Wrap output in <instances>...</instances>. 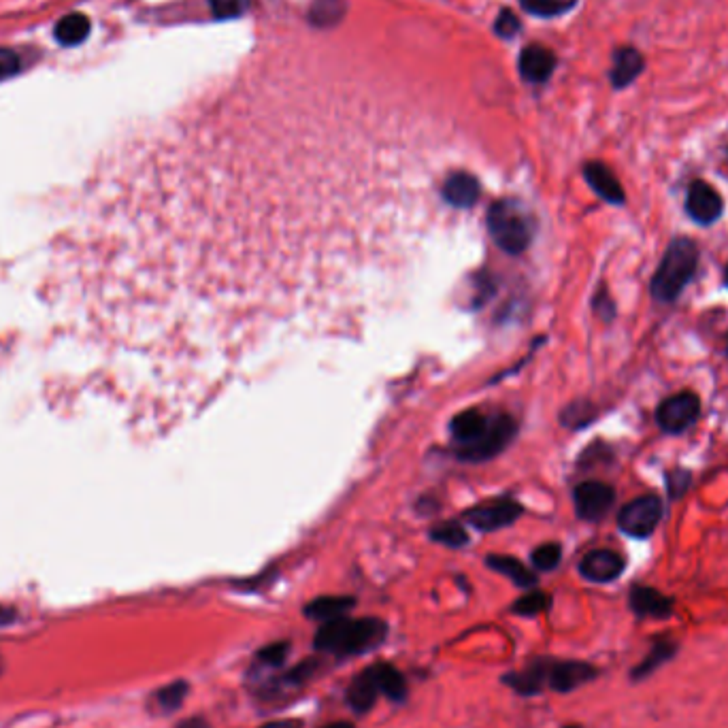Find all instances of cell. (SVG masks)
<instances>
[{
  "mask_svg": "<svg viewBox=\"0 0 728 728\" xmlns=\"http://www.w3.org/2000/svg\"><path fill=\"white\" fill-rule=\"evenodd\" d=\"M379 697H382V692H379L369 667L364 671H360L352 680V684L347 686V690H345V703L358 716L369 714V711L375 707Z\"/></svg>",
  "mask_w": 728,
  "mask_h": 728,
  "instance_id": "18",
  "label": "cell"
},
{
  "mask_svg": "<svg viewBox=\"0 0 728 728\" xmlns=\"http://www.w3.org/2000/svg\"><path fill=\"white\" fill-rule=\"evenodd\" d=\"M635 616L648 620H667L673 614V599L650 586H635L628 597Z\"/></svg>",
  "mask_w": 728,
  "mask_h": 728,
  "instance_id": "16",
  "label": "cell"
},
{
  "mask_svg": "<svg viewBox=\"0 0 728 728\" xmlns=\"http://www.w3.org/2000/svg\"><path fill=\"white\" fill-rule=\"evenodd\" d=\"M188 694H190V684L186 680H175V682H171L167 686L158 688L152 694L154 709L162 716L175 714V711H179L181 707H184Z\"/></svg>",
  "mask_w": 728,
  "mask_h": 728,
  "instance_id": "25",
  "label": "cell"
},
{
  "mask_svg": "<svg viewBox=\"0 0 728 728\" xmlns=\"http://www.w3.org/2000/svg\"><path fill=\"white\" fill-rule=\"evenodd\" d=\"M322 665H324L322 658H305L301 663L290 667L288 671L279 673L275 677H267V680L260 682V692L269 697V694H277L284 690H301L322 671Z\"/></svg>",
  "mask_w": 728,
  "mask_h": 728,
  "instance_id": "13",
  "label": "cell"
},
{
  "mask_svg": "<svg viewBox=\"0 0 728 728\" xmlns=\"http://www.w3.org/2000/svg\"><path fill=\"white\" fill-rule=\"evenodd\" d=\"M724 281H726V286H728V264H726V271H724Z\"/></svg>",
  "mask_w": 728,
  "mask_h": 728,
  "instance_id": "42",
  "label": "cell"
},
{
  "mask_svg": "<svg viewBox=\"0 0 728 728\" xmlns=\"http://www.w3.org/2000/svg\"><path fill=\"white\" fill-rule=\"evenodd\" d=\"M577 516L586 522H601L616 503V490L603 482H584L573 492Z\"/></svg>",
  "mask_w": 728,
  "mask_h": 728,
  "instance_id": "7",
  "label": "cell"
},
{
  "mask_svg": "<svg viewBox=\"0 0 728 728\" xmlns=\"http://www.w3.org/2000/svg\"><path fill=\"white\" fill-rule=\"evenodd\" d=\"M599 303H597V311H599V316H603L607 322L609 320H614V316H616V307H614V303H611V299H609V296H599V299H597Z\"/></svg>",
  "mask_w": 728,
  "mask_h": 728,
  "instance_id": "37",
  "label": "cell"
},
{
  "mask_svg": "<svg viewBox=\"0 0 728 728\" xmlns=\"http://www.w3.org/2000/svg\"><path fill=\"white\" fill-rule=\"evenodd\" d=\"M254 0H209V7L218 20H237L252 9Z\"/></svg>",
  "mask_w": 728,
  "mask_h": 728,
  "instance_id": "30",
  "label": "cell"
},
{
  "mask_svg": "<svg viewBox=\"0 0 728 728\" xmlns=\"http://www.w3.org/2000/svg\"><path fill=\"white\" fill-rule=\"evenodd\" d=\"M290 652H292L290 641H273L269 645H264V648H260L254 654L252 669H250L252 680L262 682L264 677H267V673L279 671L281 667L286 665Z\"/></svg>",
  "mask_w": 728,
  "mask_h": 728,
  "instance_id": "19",
  "label": "cell"
},
{
  "mask_svg": "<svg viewBox=\"0 0 728 728\" xmlns=\"http://www.w3.org/2000/svg\"><path fill=\"white\" fill-rule=\"evenodd\" d=\"M726 158H728V145H726Z\"/></svg>",
  "mask_w": 728,
  "mask_h": 728,
  "instance_id": "44",
  "label": "cell"
},
{
  "mask_svg": "<svg viewBox=\"0 0 728 728\" xmlns=\"http://www.w3.org/2000/svg\"><path fill=\"white\" fill-rule=\"evenodd\" d=\"M726 354H728V337H726Z\"/></svg>",
  "mask_w": 728,
  "mask_h": 728,
  "instance_id": "43",
  "label": "cell"
},
{
  "mask_svg": "<svg viewBox=\"0 0 728 728\" xmlns=\"http://www.w3.org/2000/svg\"><path fill=\"white\" fill-rule=\"evenodd\" d=\"M90 28H92V24L88 20V15L71 13V15H64V18L56 24L54 37L64 47H75L88 39Z\"/></svg>",
  "mask_w": 728,
  "mask_h": 728,
  "instance_id": "23",
  "label": "cell"
},
{
  "mask_svg": "<svg viewBox=\"0 0 728 728\" xmlns=\"http://www.w3.org/2000/svg\"><path fill=\"white\" fill-rule=\"evenodd\" d=\"M388 637V624L379 618H350L326 622L313 637V648L326 656L352 658L377 650Z\"/></svg>",
  "mask_w": 728,
  "mask_h": 728,
  "instance_id": "1",
  "label": "cell"
},
{
  "mask_svg": "<svg viewBox=\"0 0 728 728\" xmlns=\"http://www.w3.org/2000/svg\"><path fill=\"white\" fill-rule=\"evenodd\" d=\"M345 0H316L309 9V22L318 28L337 26L345 15Z\"/></svg>",
  "mask_w": 728,
  "mask_h": 728,
  "instance_id": "27",
  "label": "cell"
},
{
  "mask_svg": "<svg viewBox=\"0 0 728 728\" xmlns=\"http://www.w3.org/2000/svg\"><path fill=\"white\" fill-rule=\"evenodd\" d=\"M665 482H667L669 499L677 501V499H682V496L686 494V490L690 488L692 473H690L688 469L677 467V469H673V471H667V473H665Z\"/></svg>",
  "mask_w": 728,
  "mask_h": 728,
  "instance_id": "33",
  "label": "cell"
},
{
  "mask_svg": "<svg viewBox=\"0 0 728 728\" xmlns=\"http://www.w3.org/2000/svg\"><path fill=\"white\" fill-rule=\"evenodd\" d=\"M430 535H433L435 541H439L443 545H450V548H462V545L469 541L465 528H462L460 524H454V522L437 526Z\"/></svg>",
  "mask_w": 728,
  "mask_h": 728,
  "instance_id": "32",
  "label": "cell"
},
{
  "mask_svg": "<svg viewBox=\"0 0 728 728\" xmlns=\"http://www.w3.org/2000/svg\"><path fill=\"white\" fill-rule=\"evenodd\" d=\"M584 177L588 181V186L597 192L605 203L609 205H624L626 203V194L624 188L618 181V177L614 175L607 164L592 160L584 167Z\"/></svg>",
  "mask_w": 728,
  "mask_h": 728,
  "instance_id": "17",
  "label": "cell"
},
{
  "mask_svg": "<svg viewBox=\"0 0 728 728\" xmlns=\"http://www.w3.org/2000/svg\"><path fill=\"white\" fill-rule=\"evenodd\" d=\"M373 680L382 692V697L390 699L392 703H403L409 694V686L405 675L390 663H375L369 667Z\"/></svg>",
  "mask_w": 728,
  "mask_h": 728,
  "instance_id": "20",
  "label": "cell"
},
{
  "mask_svg": "<svg viewBox=\"0 0 728 728\" xmlns=\"http://www.w3.org/2000/svg\"><path fill=\"white\" fill-rule=\"evenodd\" d=\"M699 269V245L688 237L673 239L652 277V296L658 303H675Z\"/></svg>",
  "mask_w": 728,
  "mask_h": 728,
  "instance_id": "3",
  "label": "cell"
},
{
  "mask_svg": "<svg viewBox=\"0 0 728 728\" xmlns=\"http://www.w3.org/2000/svg\"><path fill=\"white\" fill-rule=\"evenodd\" d=\"M599 669L584 660H552L548 671V688L558 694H569L597 680Z\"/></svg>",
  "mask_w": 728,
  "mask_h": 728,
  "instance_id": "9",
  "label": "cell"
},
{
  "mask_svg": "<svg viewBox=\"0 0 728 728\" xmlns=\"http://www.w3.org/2000/svg\"><path fill=\"white\" fill-rule=\"evenodd\" d=\"M260 728H303V722H299V720H273V722L262 724Z\"/></svg>",
  "mask_w": 728,
  "mask_h": 728,
  "instance_id": "39",
  "label": "cell"
},
{
  "mask_svg": "<svg viewBox=\"0 0 728 728\" xmlns=\"http://www.w3.org/2000/svg\"><path fill=\"white\" fill-rule=\"evenodd\" d=\"M524 11L537 15V18H558L575 9L577 0H520Z\"/></svg>",
  "mask_w": 728,
  "mask_h": 728,
  "instance_id": "28",
  "label": "cell"
},
{
  "mask_svg": "<svg viewBox=\"0 0 728 728\" xmlns=\"http://www.w3.org/2000/svg\"><path fill=\"white\" fill-rule=\"evenodd\" d=\"M488 567L496 573H501L505 577H509L518 588H533L537 584V575L524 567L518 558L511 556H490L488 558Z\"/></svg>",
  "mask_w": 728,
  "mask_h": 728,
  "instance_id": "26",
  "label": "cell"
},
{
  "mask_svg": "<svg viewBox=\"0 0 728 728\" xmlns=\"http://www.w3.org/2000/svg\"><path fill=\"white\" fill-rule=\"evenodd\" d=\"M562 728H584V726H579V724H569V726H562Z\"/></svg>",
  "mask_w": 728,
  "mask_h": 728,
  "instance_id": "41",
  "label": "cell"
},
{
  "mask_svg": "<svg viewBox=\"0 0 728 728\" xmlns=\"http://www.w3.org/2000/svg\"><path fill=\"white\" fill-rule=\"evenodd\" d=\"M320 728H356L352 722H347V720H337V722H330V724H324V726H320Z\"/></svg>",
  "mask_w": 728,
  "mask_h": 728,
  "instance_id": "40",
  "label": "cell"
},
{
  "mask_svg": "<svg viewBox=\"0 0 728 728\" xmlns=\"http://www.w3.org/2000/svg\"><path fill=\"white\" fill-rule=\"evenodd\" d=\"M677 654V643L671 639H660L652 645V650L648 652L641 663L631 671V680L633 682H641L645 677H650L656 669L663 667L667 660H671Z\"/></svg>",
  "mask_w": 728,
  "mask_h": 728,
  "instance_id": "24",
  "label": "cell"
},
{
  "mask_svg": "<svg viewBox=\"0 0 728 728\" xmlns=\"http://www.w3.org/2000/svg\"><path fill=\"white\" fill-rule=\"evenodd\" d=\"M556 64H558V58L552 49L535 43V45H526L522 49L518 69H520V75L526 81H531V84H545V81L554 75Z\"/></svg>",
  "mask_w": 728,
  "mask_h": 728,
  "instance_id": "14",
  "label": "cell"
},
{
  "mask_svg": "<svg viewBox=\"0 0 728 728\" xmlns=\"http://www.w3.org/2000/svg\"><path fill=\"white\" fill-rule=\"evenodd\" d=\"M175 728H211V724L205 718H201V716H194V718L181 720Z\"/></svg>",
  "mask_w": 728,
  "mask_h": 728,
  "instance_id": "38",
  "label": "cell"
},
{
  "mask_svg": "<svg viewBox=\"0 0 728 728\" xmlns=\"http://www.w3.org/2000/svg\"><path fill=\"white\" fill-rule=\"evenodd\" d=\"M686 211L692 222H697L699 226H711L722 218L724 201L714 186H709L703 179H697L688 188Z\"/></svg>",
  "mask_w": 728,
  "mask_h": 728,
  "instance_id": "8",
  "label": "cell"
},
{
  "mask_svg": "<svg viewBox=\"0 0 728 728\" xmlns=\"http://www.w3.org/2000/svg\"><path fill=\"white\" fill-rule=\"evenodd\" d=\"M520 26L522 24H520V20L516 18V15H514V11H511V9H503L499 13V18H496V22H494V32L499 37H503V39H514L518 35Z\"/></svg>",
  "mask_w": 728,
  "mask_h": 728,
  "instance_id": "34",
  "label": "cell"
},
{
  "mask_svg": "<svg viewBox=\"0 0 728 728\" xmlns=\"http://www.w3.org/2000/svg\"><path fill=\"white\" fill-rule=\"evenodd\" d=\"M20 71V58L11 49L0 47V81L13 77Z\"/></svg>",
  "mask_w": 728,
  "mask_h": 728,
  "instance_id": "35",
  "label": "cell"
},
{
  "mask_svg": "<svg viewBox=\"0 0 728 728\" xmlns=\"http://www.w3.org/2000/svg\"><path fill=\"white\" fill-rule=\"evenodd\" d=\"M699 416H701V399L699 394H694L690 390L671 394L656 407V422L660 430L667 435L686 433L692 424H697Z\"/></svg>",
  "mask_w": 728,
  "mask_h": 728,
  "instance_id": "6",
  "label": "cell"
},
{
  "mask_svg": "<svg viewBox=\"0 0 728 728\" xmlns=\"http://www.w3.org/2000/svg\"><path fill=\"white\" fill-rule=\"evenodd\" d=\"M452 433L462 445V456L469 460H486L501 452L516 433L511 418L488 420L477 411L460 413L452 422Z\"/></svg>",
  "mask_w": 728,
  "mask_h": 728,
  "instance_id": "2",
  "label": "cell"
},
{
  "mask_svg": "<svg viewBox=\"0 0 728 728\" xmlns=\"http://www.w3.org/2000/svg\"><path fill=\"white\" fill-rule=\"evenodd\" d=\"M548 671H550V658H535L520 671H511L501 677V682L518 692L520 697H537L545 688H548Z\"/></svg>",
  "mask_w": 728,
  "mask_h": 728,
  "instance_id": "12",
  "label": "cell"
},
{
  "mask_svg": "<svg viewBox=\"0 0 728 728\" xmlns=\"http://www.w3.org/2000/svg\"><path fill=\"white\" fill-rule=\"evenodd\" d=\"M537 571H554L562 560V548L558 543H543L531 556Z\"/></svg>",
  "mask_w": 728,
  "mask_h": 728,
  "instance_id": "31",
  "label": "cell"
},
{
  "mask_svg": "<svg viewBox=\"0 0 728 728\" xmlns=\"http://www.w3.org/2000/svg\"><path fill=\"white\" fill-rule=\"evenodd\" d=\"M665 507L660 496L645 494L622 507L618 516L620 531L633 539H648L663 520Z\"/></svg>",
  "mask_w": 728,
  "mask_h": 728,
  "instance_id": "5",
  "label": "cell"
},
{
  "mask_svg": "<svg viewBox=\"0 0 728 728\" xmlns=\"http://www.w3.org/2000/svg\"><path fill=\"white\" fill-rule=\"evenodd\" d=\"M550 605H552V599L548 597V594L535 590V592L524 594L522 599H518L514 605H511V614L522 616V618H535V616L545 614V611L550 609Z\"/></svg>",
  "mask_w": 728,
  "mask_h": 728,
  "instance_id": "29",
  "label": "cell"
},
{
  "mask_svg": "<svg viewBox=\"0 0 728 728\" xmlns=\"http://www.w3.org/2000/svg\"><path fill=\"white\" fill-rule=\"evenodd\" d=\"M443 196L452 207L469 209L479 198V181L469 173H454L443 186Z\"/></svg>",
  "mask_w": 728,
  "mask_h": 728,
  "instance_id": "21",
  "label": "cell"
},
{
  "mask_svg": "<svg viewBox=\"0 0 728 728\" xmlns=\"http://www.w3.org/2000/svg\"><path fill=\"white\" fill-rule=\"evenodd\" d=\"M592 418H594V409H592L588 403H575V405L567 411V418H565V422H567L569 426H584V424H588Z\"/></svg>",
  "mask_w": 728,
  "mask_h": 728,
  "instance_id": "36",
  "label": "cell"
},
{
  "mask_svg": "<svg viewBox=\"0 0 728 728\" xmlns=\"http://www.w3.org/2000/svg\"><path fill=\"white\" fill-rule=\"evenodd\" d=\"M354 605H356V599H352V597H320L305 605V618L326 624V622L339 620L343 616H350Z\"/></svg>",
  "mask_w": 728,
  "mask_h": 728,
  "instance_id": "22",
  "label": "cell"
},
{
  "mask_svg": "<svg viewBox=\"0 0 728 728\" xmlns=\"http://www.w3.org/2000/svg\"><path fill=\"white\" fill-rule=\"evenodd\" d=\"M626 560L614 550H592L579 560V575L592 584H611L624 573Z\"/></svg>",
  "mask_w": 728,
  "mask_h": 728,
  "instance_id": "10",
  "label": "cell"
},
{
  "mask_svg": "<svg viewBox=\"0 0 728 728\" xmlns=\"http://www.w3.org/2000/svg\"><path fill=\"white\" fill-rule=\"evenodd\" d=\"M645 71V58L633 45L616 47L611 54V69H609V84L614 90H626L633 86L635 81Z\"/></svg>",
  "mask_w": 728,
  "mask_h": 728,
  "instance_id": "11",
  "label": "cell"
},
{
  "mask_svg": "<svg viewBox=\"0 0 728 728\" xmlns=\"http://www.w3.org/2000/svg\"><path fill=\"white\" fill-rule=\"evenodd\" d=\"M488 228L496 245L509 254L524 252L533 239V224L516 201H499L488 213Z\"/></svg>",
  "mask_w": 728,
  "mask_h": 728,
  "instance_id": "4",
  "label": "cell"
},
{
  "mask_svg": "<svg viewBox=\"0 0 728 728\" xmlns=\"http://www.w3.org/2000/svg\"><path fill=\"white\" fill-rule=\"evenodd\" d=\"M520 516V505L514 501H496L490 505H479L467 514V520L477 531H499V528L516 522Z\"/></svg>",
  "mask_w": 728,
  "mask_h": 728,
  "instance_id": "15",
  "label": "cell"
}]
</instances>
